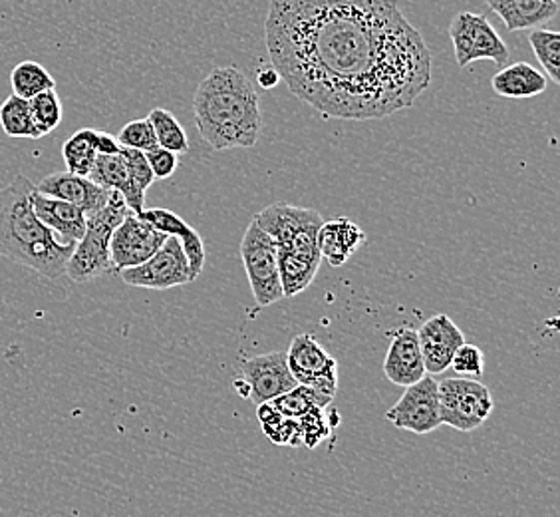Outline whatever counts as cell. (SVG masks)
<instances>
[{
	"instance_id": "17",
	"label": "cell",
	"mask_w": 560,
	"mask_h": 517,
	"mask_svg": "<svg viewBox=\"0 0 560 517\" xmlns=\"http://www.w3.org/2000/svg\"><path fill=\"white\" fill-rule=\"evenodd\" d=\"M145 223H150L155 231H160L167 238H177L182 248H184L185 257L189 261L191 269V279H197L201 271L206 267V243L199 235V231L191 226H187L182 217L173 214L170 209L163 207H153V209H143L140 214Z\"/></svg>"
},
{
	"instance_id": "22",
	"label": "cell",
	"mask_w": 560,
	"mask_h": 517,
	"mask_svg": "<svg viewBox=\"0 0 560 517\" xmlns=\"http://www.w3.org/2000/svg\"><path fill=\"white\" fill-rule=\"evenodd\" d=\"M491 87L495 90L497 96L523 100V97H535L547 92L549 80L539 68L528 62H517V65L501 68L493 76Z\"/></svg>"
},
{
	"instance_id": "28",
	"label": "cell",
	"mask_w": 560,
	"mask_h": 517,
	"mask_svg": "<svg viewBox=\"0 0 560 517\" xmlns=\"http://www.w3.org/2000/svg\"><path fill=\"white\" fill-rule=\"evenodd\" d=\"M257 416H259L262 432L269 436L270 443L279 444V446H302L299 422L282 416L270 402L257 406Z\"/></svg>"
},
{
	"instance_id": "20",
	"label": "cell",
	"mask_w": 560,
	"mask_h": 517,
	"mask_svg": "<svg viewBox=\"0 0 560 517\" xmlns=\"http://www.w3.org/2000/svg\"><path fill=\"white\" fill-rule=\"evenodd\" d=\"M88 180H92L94 184L108 189V192H118L128 205V209L133 214L140 216L141 211L145 209V194H141L140 189L131 182L130 170L126 165V160L121 158V153H114V156L97 153L96 162L92 165V172L88 175Z\"/></svg>"
},
{
	"instance_id": "30",
	"label": "cell",
	"mask_w": 560,
	"mask_h": 517,
	"mask_svg": "<svg viewBox=\"0 0 560 517\" xmlns=\"http://www.w3.org/2000/svg\"><path fill=\"white\" fill-rule=\"evenodd\" d=\"M28 104H31V112H33L34 124L43 136L55 131L62 124L65 110H62V100L58 96L56 88L34 96L33 100H28Z\"/></svg>"
},
{
	"instance_id": "3",
	"label": "cell",
	"mask_w": 560,
	"mask_h": 517,
	"mask_svg": "<svg viewBox=\"0 0 560 517\" xmlns=\"http://www.w3.org/2000/svg\"><path fill=\"white\" fill-rule=\"evenodd\" d=\"M34 192L36 185L24 175L0 189V257L36 271L44 279H62L75 245L62 243L36 217Z\"/></svg>"
},
{
	"instance_id": "34",
	"label": "cell",
	"mask_w": 560,
	"mask_h": 517,
	"mask_svg": "<svg viewBox=\"0 0 560 517\" xmlns=\"http://www.w3.org/2000/svg\"><path fill=\"white\" fill-rule=\"evenodd\" d=\"M96 146L97 153H102V156H114L121 150L116 136H112L108 131H97Z\"/></svg>"
},
{
	"instance_id": "2",
	"label": "cell",
	"mask_w": 560,
	"mask_h": 517,
	"mask_svg": "<svg viewBox=\"0 0 560 517\" xmlns=\"http://www.w3.org/2000/svg\"><path fill=\"white\" fill-rule=\"evenodd\" d=\"M194 112L201 138L213 150L253 148L259 141V92L237 66H221L209 72L195 90Z\"/></svg>"
},
{
	"instance_id": "9",
	"label": "cell",
	"mask_w": 560,
	"mask_h": 517,
	"mask_svg": "<svg viewBox=\"0 0 560 517\" xmlns=\"http://www.w3.org/2000/svg\"><path fill=\"white\" fill-rule=\"evenodd\" d=\"M299 387L289 370L287 353H267L253 356L238 365V380L235 388L241 397L250 400L255 406L267 404Z\"/></svg>"
},
{
	"instance_id": "11",
	"label": "cell",
	"mask_w": 560,
	"mask_h": 517,
	"mask_svg": "<svg viewBox=\"0 0 560 517\" xmlns=\"http://www.w3.org/2000/svg\"><path fill=\"white\" fill-rule=\"evenodd\" d=\"M287 365L301 387L313 388L335 399L338 390V363L313 334H299L287 351Z\"/></svg>"
},
{
	"instance_id": "31",
	"label": "cell",
	"mask_w": 560,
	"mask_h": 517,
	"mask_svg": "<svg viewBox=\"0 0 560 517\" xmlns=\"http://www.w3.org/2000/svg\"><path fill=\"white\" fill-rule=\"evenodd\" d=\"M116 140H118L121 148L143 151V153L153 150V148H158L155 134H153L151 122L148 118L131 119V122H128L124 128L119 129Z\"/></svg>"
},
{
	"instance_id": "25",
	"label": "cell",
	"mask_w": 560,
	"mask_h": 517,
	"mask_svg": "<svg viewBox=\"0 0 560 517\" xmlns=\"http://www.w3.org/2000/svg\"><path fill=\"white\" fill-rule=\"evenodd\" d=\"M11 87L14 96L33 100L34 96L43 94L46 90L56 88V80L43 65L33 62V60H24L21 65L12 68Z\"/></svg>"
},
{
	"instance_id": "13",
	"label": "cell",
	"mask_w": 560,
	"mask_h": 517,
	"mask_svg": "<svg viewBox=\"0 0 560 517\" xmlns=\"http://www.w3.org/2000/svg\"><path fill=\"white\" fill-rule=\"evenodd\" d=\"M167 235L155 231L145 223L138 214L130 211L126 219L116 227L109 239V261L112 271L121 273L124 269L138 267L158 253L165 243Z\"/></svg>"
},
{
	"instance_id": "4",
	"label": "cell",
	"mask_w": 560,
	"mask_h": 517,
	"mask_svg": "<svg viewBox=\"0 0 560 517\" xmlns=\"http://www.w3.org/2000/svg\"><path fill=\"white\" fill-rule=\"evenodd\" d=\"M255 221L277 245L282 295L296 297L306 291L323 263L316 243L323 216L308 207L277 202L257 214Z\"/></svg>"
},
{
	"instance_id": "27",
	"label": "cell",
	"mask_w": 560,
	"mask_h": 517,
	"mask_svg": "<svg viewBox=\"0 0 560 517\" xmlns=\"http://www.w3.org/2000/svg\"><path fill=\"white\" fill-rule=\"evenodd\" d=\"M330 402H332V399L326 397L323 392H316L313 388L299 384L291 392H287V394H282L279 399L272 400L270 404L279 410L282 416L296 421V418H301V416L313 412V410L326 409Z\"/></svg>"
},
{
	"instance_id": "6",
	"label": "cell",
	"mask_w": 560,
	"mask_h": 517,
	"mask_svg": "<svg viewBox=\"0 0 560 517\" xmlns=\"http://www.w3.org/2000/svg\"><path fill=\"white\" fill-rule=\"evenodd\" d=\"M442 424L459 432L481 428L495 410L491 390L471 378H445L438 382Z\"/></svg>"
},
{
	"instance_id": "35",
	"label": "cell",
	"mask_w": 560,
	"mask_h": 517,
	"mask_svg": "<svg viewBox=\"0 0 560 517\" xmlns=\"http://www.w3.org/2000/svg\"><path fill=\"white\" fill-rule=\"evenodd\" d=\"M279 82V74L275 72V68H272V66H270V68H265V70H260L259 84L260 87L265 88V90H270V88L277 87Z\"/></svg>"
},
{
	"instance_id": "33",
	"label": "cell",
	"mask_w": 560,
	"mask_h": 517,
	"mask_svg": "<svg viewBox=\"0 0 560 517\" xmlns=\"http://www.w3.org/2000/svg\"><path fill=\"white\" fill-rule=\"evenodd\" d=\"M145 160L150 163L151 173L155 180H170L173 173L177 172L179 160L173 151L163 150V148H153L145 151Z\"/></svg>"
},
{
	"instance_id": "14",
	"label": "cell",
	"mask_w": 560,
	"mask_h": 517,
	"mask_svg": "<svg viewBox=\"0 0 560 517\" xmlns=\"http://www.w3.org/2000/svg\"><path fill=\"white\" fill-rule=\"evenodd\" d=\"M418 333L423 367L430 377L443 375L452 365L453 355L465 343V334L447 314H435L421 324Z\"/></svg>"
},
{
	"instance_id": "16",
	"label": "cell",
	"mask_w": 560,
	"mask_h": 517,
	"mask_svg": "<svg viewBox=\"0 0 560 517\" xmlns=\"http://www.w3.org/2000/svg\"><path fill=\"white\" fill-rule=\"evenodd\" d=\"M38 194L62 199L82 209L86 216L100 211L108 204L109 192L94 184L92 180L70 172H56L46 175L40 184L36 185Z\"/></svg>"
},
{
	"instance_id": "19",
	"label": "cell",
	"mask_w": 560,
	"mask_h": 517,
	"mask_svg": "<svg viewBox=\"0 0 560 517\" xmlns=\"http://www.w3.org/2000/svg\"><path fill=\"white\" fill-rule=\"evenodd\" d=\"M364 241H366V233L362 231V227L348 217L324 221L316 239L320 257L330 267H342Z\"/></svg>"
},
{
	"instance_id": "26",
	"label": "cell",
	"mask_w": 560,
	"mask_h": 517,
	"mask_svg": "<svg viewBox=\"0 0 560 517\" xmlns=\"http://www.w3.org/2000/svg\"><path fill=\"white\" fill-rule=\"evenodd\" d=\"M148 119L151 122V128L155 134L158 146L163 150L173 151L175 156L187 153L189 151V138L179 119L173 116L170 110H151Z\"/></svg>"
},
{
	"instance_id": "15",
	"label": "cell",
	"mask_w": 560,
	"mask_h": 517,
	"mask_svg": "<svg viewBox=\"0 0 560 517\" xmlns=\"http://www.w3.org/2000/svg\"><path fill=\"white\" fill-rule=\"evenodd\" d=\"M384 375L392 384L399 388L411 387L428 375L423 367L416 329L401 326L392 334V343L384 358Z\"/></svg>"
},
{
	"instance_id": "29",
	"label": "cell",
	"mask_w": 560,
	"mask_h": 517,
	"mask_svg": "<svg viewBox=\"0 0 560 517\" xmlns=\"http://www.w3.org/2000/svg\"><path fill=\"white\" fill-rule=\"evenodd\" d=\"M528 43L550 80L555 84H560V33L535 28L528 34Z\"/></svg>"
},
{
	"instance_id": "7",
	"label": "cell",
	"mask_w": 560,
	"mask_h": 517,
	"mask_svg": "<svg viewBox=\"0 0 560 517\" xmlns=\"http://www.w3.org/2000/svg\"><path fill=\"white\" fill-rule=\"evenodd\" d=\"M241 258H243V267L247 271L253 297L260 309L284 299L282 285H280L277 245L257 226L255 219L248 223L247 231L241 241Z\"/></svg>"
},
{
	"instance_id": "32",
	"label": "cell",
	"mask_w": 560,
	"mask_h": 517,
	"mask_svg": "<svg viewBox=\"0 0 560 517\" xmlns=\"http://www.w3.org/2000/svg\"><path fill=\"white\" fill-rule=\"evenodd\" d=\"M450 368H453V372L459 375V378L477 380L486 370V355H483V351L479 346L464 343V345L455 351Z\"/></svg>"
},
{
	"instance_id": "5",
	"label": "cell",
	"mask_w": 560,
	"mask_h": 517,
	"mask_svg": "<svg viewBox=\"0 0 560 517\" xmlns=\"http://www.w3.org/2000/svg\"><path fill=\"white\" fill-rule=\"evenodd\" d=\"M130 214L118 192H109L108 204L100 211L86 216L84 238L75 243L66 265V277L74 283H90L112 271L109 239L116 227Z\"/></svg>"
},
{
	"instance_id": "21",
	"label": "cell",
	"mask_w": 560,
	"mask_h": 517,
	"mask_svg": "<svg viewBox=\"0 0 560 517\" xmlns=\"http://www.w3.org/2000/svg\"><path fill=\"white\" fill-rule=\"evenodd\" d=\"M487 4L511 33L535 31L559 14L557 0H487Z\"/></svg>"
},
{
	"instance_id": "8",
	"label": "cell",
	"mask_w": 560,
	"mask_h": 517,
	"mask_svg": "<svg viewBox=\"0 0 560 517\" xmlns=\"http://www.w3.org/2000/svg\"><path fill=\"white\" fill-rule=\"evenodd\" d=\"M450 38L459 68H467L479 60H491L497 66H505L511 56L493 24L477 12L464 11L455 14L450 24Z\"/></svg>"
},
{
	"instance_id": "24",
	"label": "cell",
	"mask_w": 560,
	"mask_h": 517,
	"mask_svg": "<svg viewBox=\"0 0 560 517\" xmlns=\"http://www.w3.org/2000/svg\"><path fill=\"white\" fill-rule=\"evenodd\" d=\"M97 129H78L74 136H70L62 146V158L66 162V172L75 173L88 177L92 172V165L97 158Z\"/></svg>"
},
{
	"instance_id": "18",
	"label": "cell",
	"mask_w": 560,
	"mask_h": 517,
	"mask_svg": "<svg viewBox=\"0 0 560 517\" xmlns=\"http://www.w3.org/2000/svg\"><path fill=\"white\" fill-rule=\"evenodd\" d=\"M33 207L36 217L62 243L75 245L80 239L84 238L86 214L82 209H78L75 205L66 204L62 199H55V197L34 192Z\"/></svg>"
},
{
	"instance_id": "12",
	"label": "cell",
	"mask_w": 560,
	"mask_h": 517,
	"mask_svg": "<svg viewBox=\"0 0 560 517\" xmlns=\"http://www.w3.org/2000/svg\"><path fill=\"white\" fill-rule=\"evenodd\" d=\"M386 418L399 430L418 436L438 430L443 426L438 380L425 375L420 382L406 388L398 402L386 412Z\"/></svg>"
},
{
	"instance_id": "23",
	"label": "cell",
	"mask_w": 560,
	"mask_h": 517,
	"mask_svg": "<svg viewBox=\"0 0 560 517\" xmlns=\"http://www.w3.org/2000/svg\"><path fill=\"white\" fill-rule=\"evenodd\" d=\"M0 128L9 138H31V140L43 138V134L34 124L28 100H22L14 94L0 104Z\"/></svg>"
},
{
	"instance_id": "10",
	"label": "cell",
	"mask_w": 560,
	"mask_h": 517,
	"mask_svg": "<svg viewBox=\"0 0 560 517\" xmlns=\"http://www.w3.org/2000/svg\"><path fill=\"white\" fill-rule=\"evenodd\" d=\"M119 277L126 285L153 291H167L173 287L194 283L189 261L185 257L184 248L177 238L165 239V243L153 257L138 267L121 271Z\"/></svg>"
},
{
	"instance_id": "1",
	"label": "cell",
	"mask_w": 560,
	"mask_h": 517,
	"mask_svg": "<svg viewBox=\"0 0 560 517\" xmlns=\"http://www.w3.org/2000/svg\"><path fill=\"white\" fill-rule=\"evenodd\" d=\"M265 43L280 82L324 118H388L433 76L398 0H270Z\"/></svg>"
}]
</instances>
